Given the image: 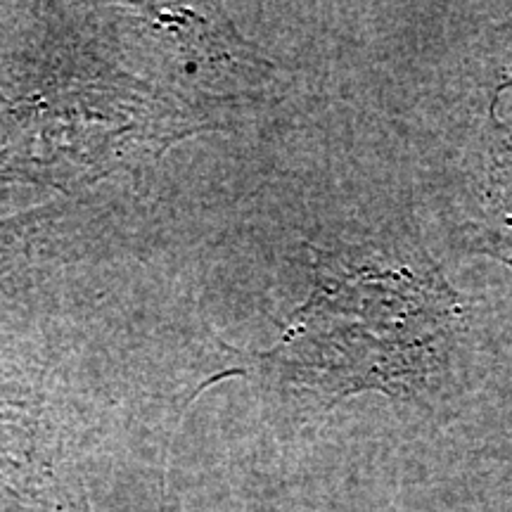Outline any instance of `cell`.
I'll return each mask as SVG.
<instances>
[{"mask_svg":"<svg viewBox=\"0 0 512 512\" xmlns=\"http://www.w3.org/2000/svg\"><path fill=\"white\" fill-rule=\"evenodd\" d=\"M496 98L489 110V133H486V176L482 192V209L489 226L494 254H512V126L503 124L496 112ZM512 264V256H510Z\"/></svg>","mask_w":512,"mask_h":512,"instance_id":"2","label":"cell"},{"mask_svg":"<svg viewBox=\"0 0 512 512\" xmlns=\"http://www.w3.org/2000/svg\"><path fill=\"white\" fill-rule=\"evenodd\" d=\"M460 318L458 292L427 252L375 240L318 254L287 344L330 403L361 392L420 401L448 373Z\"/></svg>","mask_w":512,"mask_h":512,"instance_id":"1","label":"cell"}]
</instances>
